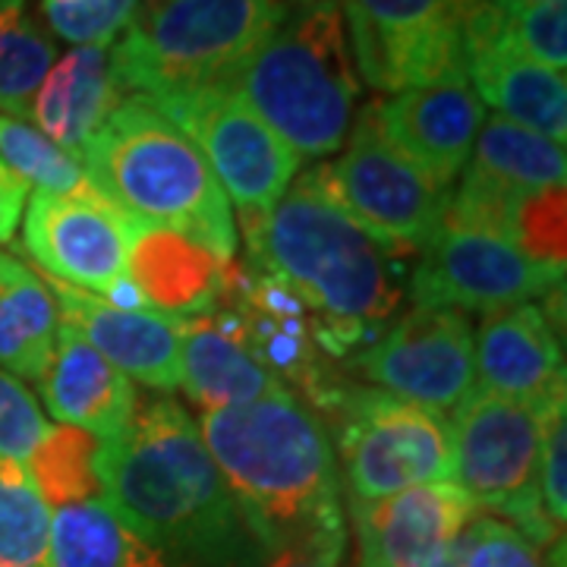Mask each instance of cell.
<instances>
[{"label":"cell","mask_w":567,"mask_h":567,"mask_svg":"<svg viewBox=\"0 0 567 567\" xmlns=\"http://www.w3.org/2000/svg\"><path fill=\"white\" fill-rule=\"evenodd\" d=\"M95 483L130 527L181 567H262L275 555L230 495L199 423L174 401H142L95 445Z\"/></svg>","instance_id":"6da1fadb"},{"label":"cell","mask_w":567,"mask_h":567,"mask_svg":"<svg viewBox=\"0 0 567 567\" xmlns=\"http://www.w3.org/2000/svg\"><path fill=\"white\" fill-rule=\"evenodd\" d=\"M240 221L256 271L287 284L316 312L312 338L331 357L382 331L404 300L398 256L341 208L322 164L293 177L268 212Z\"/></svg>","instance_id":"7a4b0ae2"},{"label":"cell","mask_w":567,"mask_h":567,"mask_svg":"<svg viewBox=\"0 0 567 567\" xmlns=\"http://www.w3.org/2000/svg\"><path fill=\"white\" fill-rule=\"evenodd\" d=\"M199 435L271 555L347 529L334 447L316 410L290 388L205 410Z\"/></svg>","instance_id":"3957f363"},{"label":"cell","mask_w":567,"mask_h":567,"mask_svg":"<svg viewBox=\"0 0 567 567\" xmlns=\"http://www.w3.org/2000/svg\"><path fill=\"white\" fill-rule=\"evenodd\" d=\"M85 181L121 212L177 234L221 265L237 256V224L203 152L145 99H126L80 152Z\"/></svg>","instance_id":"277c9868"},{"label":"cell","mask_w":567,"mask_h":567,"mask_svg":"<svg viewBox=\"0 0 567 567\" xmlns=\"http://www.w3.org/2000/svg\"><path fill=\"white\" fill-rule=\"evenodd\" d=\"M293 155L328 158L344 148L360 80L338 0L284 7L281 22L227 82Z\"/></svg>","instance_id":"5b68a950"},{"label":"cell","mask_w":567,"mask_h":567,"mask_svg":"<svg viewBox=\"0 0 567 567\" xmlns=\"http://www.w3.org/2000/svg\"><path fill=\"white\" fill-rule=\"evenodd\" d=\"M281 17V0H142L111 48L123 99L227 85Z\"/></svg>","instance_id":"8992f818"},{"label":"cell","mask_w":567,"mask_h":567,"mask_svg":"<svg viewBox=\"0 0 567 567\" xmlns=\"http://www.w3.org/2000/svg\"><path fill=\"white\" fill-rule=\"evenodd\" d=\"M555 404L536 410L476 388L451 410V483L480 511L498 514L533 546L546 548L551 567H565V536L543 517L536 483L546 416Z\"/></svg>","instance_id":"52a82bcc"},{"label":"cell","mask_w":567,"mask_h":567,"mask_svg":"<svg viewBox=\"0 0 567 567\" xmlns=\"http://www.w3.org/2000/svg\"><path fill=\"white\" fill-rule=\"evenodd\" d=\"M350 502L451 483V425L442 413L379 388H341L331 401Z\"/></svg>","instance_id":"ba28073f"},{"label":"cell","mask_w":567,"mask_h":567,"mask_svg":"<svg viewBox=\"0 0 567 567\" xmlns=\"http://www.w3.org/2000/svg\"><path fill=\"white\" fill-rule=\"evenodd\" d=\"M324 181L347 215L398 259L423 252L445 227L451 189L423 177L382 136L365 104L338 162H322Z\"/></svg>","instance_id":"9c48e42d"},{"label":"cell","mask_w":567,"mask_h":567,"mask_svg":"<svg viewBox=\"0 0 567 567\" xmlns=\"http://www.w3.org/2000/svg\"><path fill=\"white\" fill-rule=\"evenodd\" d=\"M203 152L227 203L240 218L262 215L287 193L300 171L293 148L275 136L249 104L227 85L171 95L152 104Z\"/></svg>","instance_id":"30bf717a"},{"label":"cell","mask_w":567,"mask_h":567,"mask_svg":"<svg viewBox=\"0 0 567 567\" xmlns=\"http://www.w3.org/2000/svg\"><path fill=\"white\" fill-rule=\"evenodd\" d=\"M347 44L375 92L466 76L464 20L473 0H338Z\"/></svg>","instance_id":"8fae6325"},{"label":"cell","mask_w":567,"mask_h":567,"mask_svg":"<svg viewBox=\"0 0 567 567\" xmlns=\"http://www.w3.org/2000/svg\"><path fill=\"white\" fill-rule=\"evenodd\" d=\"M558 290H565V265L539 262L502 237L451 218L420 252L406 287L413 306L457 309L464 316L536 303Z\"/></svg>","instance_id":"7c38bea8"},{"label":"cell","mask_w":567,"mask_h":567,"mask_svg":"<svg viewBox=\"0 0 567 567\" xmlns=\"http://www.w3.org/2000/svg\"><path fill=\"white\" fill-rule=\"evenodd\" d=\"M357 369L372 388L445 416L476 391V331L457 309L413 306L357 353Z\"/></svg>","instance_id":"4fadbf2b"},{"label":"cell","mask_w":567,"mask_h":567,"mask_svg":"<svg viewBox=\"0 0 567 567\" xmlns=\"http://www.w3.org/2000/svg\"><path fill=\"white\" fill-rule=\"evenodd\" d=\"M136 218L85 183L80 193H35L25 205L22 246L44 275L95 297L130 281Z\"/></svg>","instance_id":"5bb4252c"},{"label":"cell","mask_w":567,"mask_h":567,"mask_svg":"<svg viewBox=\"0 0 567 567\" xmlns=\"http://www.w3.org/2000/svg\"><path fill=\"white\" fill-rule=\"evenodd\" d=\"M464 66L466 82L483 107L488 104L498 117L565 145V73L527 58L507 35L505 13L488 0H473L466 13Z\"/></svg>","instance_id":"9a60e30c"},{"label":"cell","mask_w":567,"mask_h":567,"mask_svg":"<svg viewBox=\"0 0 567 567\" xmlns=\"http://www.w3.org/2000/svg\"><path fill=\"white\" fill-rule=\"evenodd\" d=\"M360 567H439L480 507L454 483H429L379 502H350Z\"/></svg>","instance_id":"2e32d148"},{"label":"cell","mask_w":567,"mask_h":567,"mask_svg":"<svg viewBox=\"0 0 567 567\" xmlns=\"http://www.w3.org/2000/svg\"><path fill=\"white\" fill-rule=\"evenodd\" d=\"M369 107L388 145L442 189H451L464 174L486 121V107L466 76L404 89Z\"/></svg>","instance_id":"e0dca14e"},{"label":"cell","mask_w":567,"mask_h":567,"mask_svg":"<svg viewBox=\"0 0 567 567\" xmlns=\"http://www.w3.org/2000/svg\"><path fill=\"white\" fill-rule=\"evenodd\" d=\"M61 322L99 350L126 379L155 391L181 388L183 319L155 309H123L104 297L51 281Z\"/></svg>","instance_id":"ac0fdd59"},{"label":"cell","mask_w":567,"mask_h":567,"mask_svg":"<svg viewBox=\"0 0 567 567\" xmlns=\"http://www.w3.org/2000/svg\"><path fill=\"white\" fill-rule=\"evenodd\" d=\"M476 388L536 410L565 398V357L543 306L520 303L483 316Z\"/></svg>","instance_id":"d6986e66"},{"label":"cell","mask_w":567,"mask_h":567,"mask_svg":"<svg viewBox=\"0 0 567 567\" xmlns=\"http://www.w3.org/2000/svg\"><path fill=\"white\" fill-rule=\"evenodd\" d=\"M181 388L196 406L218 410L259 401L287 385L256 360L240 309L215 306L212 312L183 319Z\"/></svg>","instance_id":"ffe728a7"},{"label":"cell","mask_w":567,"mask_h":567,"mask_svg":"<svg viewBox=\"0 0 567 567\" xmlns=\"http://www.w3.org/2000/svg\"><path fill=\"white\" fill-rule=\"evenodd\" d=\"M39 388L41 401L58 423L85 432L95 442L114 439L140 404L133 382L66 322L58 324L54 353Z\"/></svg>","instance_id":"44dd1931"},{"label":"cell","mask_w":567,"mask_h":567,"mask_svg":"<svg viewBox=\"0 0 567 567\" xmlns=\"http://www.w3.org/2000/svg\"><path fill=\"white\" fill-rule=\"evenodd\" d=\"M447 218L502 237L539 262L565 265V189H511L464 167Z\"/></svg>","instance_id":"7402d4cb"},{"label":"cell","mask_w":567,"mask_h":567,"mask_svg":"<svg viewBox=\"0 0 567 567\" xmlns=\"http://www.w3.org/2000/svg\"><path fill=\"white\" fill-rule=\"evenodd\" d=\"M121 102L126 99L111 66V48H73L41 80L29 121L70 155H80Z\"/></svg>","instance_id":"603a6c76"},{"label":"cell","mask_w":567,"mask_h":567,"mask_svg":"<svg viewBox=\"0 0 567 567\" xmlns=\"http://www.w3.org/2000/svg\"><path fill=\"white\" fill-rule=\"evenodd\" d=\"M227 265L212 259L205 249L177 234L158 230L136 218L130 278L140 284L145 303L155 312L181 319L212 312L224 290Z\"/></svg>","instance_id":"cb8c5ba5"},{"label":"cell","mask_w":567,"mask_h":567,"mask_svg":"<svg viewBox=\"0 0 567 567\" xmlns=\"http://www.w3.org/2000/svg\"><path fill=\"white\" fill-rule=\"evenodd\" d=\"M51 567H181L123 520L102 492L51 505Z\"/></svg>","instance_id":"d4e9b609"},{"label":"cell","mask_w":567,"mask_h":567,"mask_svg":"<svg viewBox=\"0 0 567 567\" xmlns=\"http://www.w3.org/2000/svg\"><path fill=\"white\" fill-rule=\"evenodd\" d=\"M58 300L39 275L0 252V365L13 379L39 382L58 341Z\"/></svg>","instance_id":"484cf974"},{"label":"cell","mask_w":567,"mask_h":567,"mask_svg":"<svg viewBox=\"0 0 567 567\" xmlns=\"http://www.w3.org/2000/svg\"><path fill=\"white\" fill-rule=\"evenodd\" d=\"M466 171L511 189L546 193L565 189L567 155L565 145L492 114L480 126Z\"/></svg>","instance_id":"4316f807"},{"label":"cell","mask_w":567,"mask_h":567,"mask_svg":"<svg viewBox=\"0 0 567 567\" xmlns=\"http://www.w3.org/2000/svg\"><path fill=\"white\" fill-rule=\"evenodd\" d=\"M58 48L29 13L25 0H0V111L29 123L41 80L54 66Z\"/></svg>","instance_id":"83f0119b"},{"label":"cell","mask_w":567,"mask_h":567,"mask_svg":"<svg viewBox=\"0 0 567 567\" xmlns=\"http://www.w3.org/2000/svg\"><path fill=\"white\" fill-rule=\"evenodd\" d=\"M0 567H51V507L10 461H0Z\"/></svg>","instance_id":"f1b7e54d"},{"label":"cell","mask_w":567,"mask_h":567,"mask_svg":"<svg viewBox=\"0 0 567 567\" xmlns=\"http://www.w3.org/2000/svg\"><path fill=\"white\" fill-rule=\"evenodd\" d=\"M0 162L25 186L35 183L41 193L66 196V193H80L89 183L80 155H70L32 123L17 117H0Z\"/></svg>","instance_id":"f546056e"},{"label":"cell","mask_w":567,"mask_h":567,"mask_svg":"<svg viewBox=\"0 0 567 567\" xmlns=\"http://www.w3.org/2000/svg\"><path fill=\"white\" fill-rule=\"evenodd\" d=\"M95 445L99 442L85 432L66 429V425H61V429L51 425L48 439L41 442L35 457L25 466L32 473L39 492L44 495L48 507L99 492L95 470H92Z\"/></svg>","instance_id":"4dcf8cb0"},{"label":"cell","mask_w":567,"mask_h":567,"mask_svg":"<svg viewBox=\"0 0 567 567\" xmlns=\"http://www.w3.org/2000/svg\"><path fill=\"white\" fill-rule=\"evenodd\" d=\"M142 0H41L51 29L73 48H107L121 39Z\"/></svg>","instance_id":"1f68e13d"},{"label":"cell","mask_w":567,"mask_h":567,"mask_svg":"<svg viewBox=\"0 0 567 567\" xmlns=\"http://www.w3.org/2000/svg\"><path fill=\"white\" fill-rule=\"evenodd\" d=\"M457 567H548L543 548L498 517H476L454 546Z\"/></svg>","instance_id":"d6a6232c"},{"label":"cell","mask_w":567,"mask_h":567,"mask_svg":"<svg viewBox=\"0 0 567 567\" xmlns=\"http://www.w3.org/2000/svg\"><path fill=\"white\" fill-rule=\"evenodd\" d=\"M511 41L548 70L565 73L567 66V7L565 0H548L533 7L502 10Z\"/></svg>","instance_id":"836d02e7"},{"label":"cell","mask_w":567,"mask_h":567,"mask_svg":"<svg viewBox=\"0 0 567 567\" xmlns=\"http://www.w3.org/2000/svg\"><path fill=\"white\" fill-rule=\"evenodd\" d=\"M51 425L20 379L0 369V461L29 466Z\"/></svg>","instance_id":"e575fe53"},{"label":"cell","mask_w":567,"mask_h":567,"mask_svg":"<svg viewBox=\"0 0 567 567\" xmlns=\"http://www.w3.org/2000/svg\"><path fill=\"white\" fill-rule=\"evenodd\" d=\"M565 401L548 410L543 447H539V507L548 527L565 536L567 520V423Z\"/></svg>","instance_id":"d590c367"},{"label":"cell","mask_w":567,"mask_h":567,"mask_svg":"<svg viewBox=\"0 0 567 567\" xmlns=\"http://www.w3.org/2000/svg\"><path fill=\"white\" fill-rule=\"evenodd\" d=\"M347 548H350V533L338 529L300 546L284 548L262 567H344Z\"/></svg>","instance_id":"8d00e7d4"},{"label":"cell","mask_w":567,"mask_h":567,"mask_svg":"<svg viewBox=\"0 0 567 567\" xmlns=\"http://www.w3.org/2000/svg\"><path fill=\"white\" fill-rule=\"evenodd\" d=\"M25 199H29V186L0 162V244H7L22 221L25 212Z\"/></svg>","instance_id":"74e56055"},{"label":"cell","mask_w":567,"mask_h":567,"mask_svg":"<svg viewBox=\"0 0 567 567\" xmlns=\"http://www.w3.org/2000/svg\"><path fill=\"white\" fill-rule=\"evenodd\" d=\"M498 10H514V7H533V3H548V0H488Z\"/></svg>","instance_id":"f35d334b"},{"label":"cell","mask_w":567,"mask_h":567,"mask_svg":"<svg viewBox=\"0 0 567 567\" xmlns=\"http://www.w3.org/2000/svg\"><path fill=\"white\" fill-rule=\"evenodd\" d=\"M439 567H457V561H454V555H447L445 561H442V565Z\"/></svg>","instance_id":"ab89813d"},{"label":"cell","mask_w":567,"mask_h":567,"mask_svg":"<svg viewBox=\"0 0 567 567\" xmlns=\"http://www.w3.org/2000/svg\"><path fill=\"white\" fill-rule=\"evenodd\" d=\"M284 7H293V3H312V0H281Z\"/></svg>","instance_id":"60d3db41"}]
</instances>
